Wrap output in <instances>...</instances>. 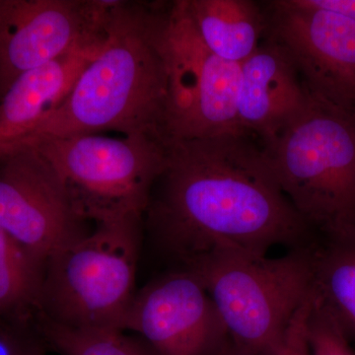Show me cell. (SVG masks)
Masks as SVG:
<instances>
[{
  "label": "cell",
  "mask_w": 355,
  "mask_h": 355,
  "mask_svg": "<svg viewBox=\"0 0 355 355\" xmlns=\"http://www.w3.org/2000/svg\"><path fill=\"white\" fill-rule=\"evenodd\" d=\"M246 135L166 140L146 212L159 244L183 266L214 252L266 256L318 241Z\"/></svg>",
  "instance_id": "cell-1"
},
{
  "label": "cell",
  "mask_w": 355,
  "mask_h": 355,
  "mask_svg": "<svg viewBox=\"0 0 355 355\" xmlns=\"http://www.w3.org/2000/svg\"><path fill=\"white\" fill-rule=\"evenodd\" d=\"M167 16L151 4L114 0L101 48L64 101L29 132L0 147V157L46 140L106 132L166 141Z\"/></svg>",
  "instance_id": "cell-2"
},
{
  "label": "cell",
  "mask_w": 355,
  "mask_h": 355,
  "mask_svg": "<svg viewBox=\"0 0 355 355\" xmlns=\"http://www.w3.org/2000/svg\"><path fill=\"white\" fill-rule=\"evenodd\" d=\"M315 245L279 258L214 252L183 268L202 282L233 345L250 354L277 355L294 317L314 292Z\"/></svg>",
  "instance_id": "cell-3"
},
{
  "label": "cell",
  "mask_w": 355,
  "mask_h": 355,
  "mask_svg": "<svg viewBox=\"0 0 355 355\" xmlns=\"http://www.w3.org/2000/svg\"><path fill=\"white\" fill-rule=\"evenodd\" d=\"M263 150L280 190L315 231L355 225L354 113L309 90L302 113Z\"/></svg>",
  "instance_id": "cell-4"
},
{
  "label": "cell",
  "mask_w": 355,
  "mask_h": 355,
  "mask_svg": "<svg viewBox=\"0 0 355 355\" xmlns=\"http://www.w3.org/2000/svg\"><path fill=\"white\" fill-rule=\"evenodd\" d=\"M141 217L97 224L46 261L44 316L85 330H119L133 298Z\"/></svg>",
  "instance_id": "cell-5"
},
{
  "label": "cell",
  "mask_w": 355,
  "mask_h": 355,
  "mask_svg": "<svg viewBox=\"0 0 355 355\" xmlns=\"http://www.w3.org/2000/svg\"><path fill=\"white\" fill-rule=\"evenodd\" d=\"M34 147L57 172L72 209L96 223L141 217L165 166L164 140L84 135Z\"/></svg>",
  "instance_id": "cell-6"
},
{
  "label": "cell",
  "mask_w": 355,
  "mask_h": 355,
  "mask_svg": "<svg viewBox=\"0 0 355 355\" xmlns=\"http://www.w3.org/2000/svg\"><path fill=\"white\" fill-rule=\"evenodd\" d=\"M166 53L169 70L166 140L245 132L237 116L241 64L222 60L205 46L184 0L174 2L168 10Z\"/></svg>",
  "instance_id": "cell-7"
},
{
  "label": "cell",
  "mask_w": 355,
  "mask_h": 355,
  "mask_svg": "<svg viewBox=\"0 0 355 355\" xmlns=\"http://www.w3.org/2000/svg\"><path fill=\"white\" fill-rule=\"evenodd\" d=\"M113 0H0V99L26 72L106 34Z\"/></svg>",
  "instance_id": "cell-8"
},
{
  "label": "cell",
  "mask_w": 355,
  "mask_h": 355,
  "mask_svg": "<svg viewBox=\"0 0 355 355\" xmlns=\"http://www.w3.org/2000/svg\"><path fill=\"white\" fill-rule=\"evenodd\" d=\"M57 172L34 147L0 157V228L42 266L86 234Z\"/></svg>",
  "instance_id": "cell-9"
},
{
  "label": "cell",
  "mask_w": 355,
  "mask_h": 355,
  "mask_svg": "<svg viewBox=\"0 0 355 355\" xmlns=\"http://www.w3.org/2000/svg\"><path fill=\"white\" fill-rule=\"evenodd\" d=\"M125 330L141 336L155 355H223L232 345L207 289L184 268L135 294Z\"/></svg>",
  "instance_id": "cell-10"
},
{
  "label": "cell",
  "mask_w": 355,
  "mask_h": 355,
  "mask_svg": "<svg viewBox=\"0 0 355 355\" xmlns=\"http://www.w3.org/2000/svg\"><path fill=\"white\" fill-rule=\"evenodd\" d=\"M273 36L293 60L313 94L355 114V21L275 2Z\"/></svg>",
  "instance_id": "cell-11"
},
{
  "label": "cell",
  "mask_w": 355,
  "mask_h": 355,
  "mask_svg": "<svg viewBox=\"0 0 355 355\" xmlns=\"http://www.w3.org/2000/svg\"><path fill=\"white\" fill-rule=\"evenodd\" d=\"M298 74L277 42L260 44L241 64L237 116L242 130L257 132L268 144L302 113L309 90L299 83Z\"/></svg>",
  "instance_id": "cell-12"
},
{
  "label": "cell",
  "mask_w": 355,
  "mask_h": 355,
  "mask_svg": "<svg viewBox=\"0 0 355 355\" xmlns=\"http://www.w3.org/2000/svg\"><path fill=\"white\" fill-rule=\"evenodd\" d=\"M105 37L30 70L14 81L0 99V147L29 132L62 104L101 48Z\"/></svg>",
  "instance_id": "cell-13"
},
{
  "label": "cell",
  "mask_w": 355,
  "mask_h": 355,
  "mask_svg": "<svg viewBox=\"0 0 355 355\" xmlns=\"http://www.w3.org/2000/svg\"><path fill=\"white\" fill-rule=\"evenodd\" d=\"M198 34L214 55L241 64L260 46L263 19L248 0H184Z\"/></svg>",
  "instance_id": "cell-14"
},
{
  "label": "cell",
  "mask_w": 355,
  "mask_h": 355,
  "mask_svg": "<svg viewBox=\"0 0 355 355\" xmlns=\"http://www.w3.org/2000/svg\"><path fill=\"white\" fill-rule=\"evenodd\" d=\"M315 293L349 340H355V225L318 239Z\"/></svg>",
  "instance_id": "cell-15"
},
{
  "label": "cell",
  "mask_w": 355,
  "mask_h": 355,
  "mask_svg": "<svg viewBox=\"0 0 355 355\" xmlns=\"http://www.w3.org/2000/svg\"><path fill=\"white\" fill-rule=\"evenodd\" d=\"M42 265L0 228V314L39 304Z\"/></svg>",
  "instance_id": "cell-16"
},
{
  "label": "cell",
  "mask_w": 355,
  "mask_h": 355,
  "mask_svg": "<svg viewBox=\"0 0 355 355\" xmlns=\"http://www.w3.org/2000/svg\"><path fill=\"white\" fill-rule=\"evenodd\" d=\"M41 329L49 345L62 355H155L123 331L71 328L46 316Z\"/></svg>",
  "instance_id": "cell-17"
},
{
  "label": "cell",
  "mask_w": 355,
  "mask_h": 355,
  "mask_svg": "<svg viewBox=\"0 0 355 355\" xmlns=\"http://www.w3.org/2000/svg\"><path fill=\"white\" fill-rule=\"evenodd\" d=\"M307 336L311 355H355L349 338L316 293L308 318Z\"/></svg>",
  "instance_id": "cell-18"
},
{
  "label": "cell",
  "mask_w": 355,
  "mask_h": 355,
  "mask_svg": "<svg viewBox=\"0 0 355 355\" xmlns=\"http://www.w3.org/2000/svg\"><path fill=\"white\" fill-rule=\"evenodd\" d=\"M314 294L315 292H313L311 297L306 301L294 317L287 331L286 340L277 355H311L307 336V323L314 301Z\"/></svg>",
  "instance_id": "cell-19"
},
{
  "label": "cell",
  "mask_w": 355,
  "mask_h": 355,
  "mask_svg": "<svg viewBox=\"0 0 355 355\" xmlns=\"http://www.w3.org/2000/svg\"><path fill=\"white\" fill-rule=\"evenodd\" d=\"M296 4L355 21V0H294Z\"/></svg>",
  "instance_id": "cell-20"
},
{
  "label": "cell",
  "mask_w": 355,
  "mask_h": 355,
  "mask_svg": "<svg viewBox=\"0 0 355 355\" xmlns=\"http://www.w3.org/2000/svg\"><path fill=\"white\" fill-rule=\"evenodd\" d=\"M30 347L19 336L0 329V355H26Z\"/></svg>",
  "instance_id": "cell-21"
},
{
  "label": "cell",
  "mask_w": 355,
  "mask_h": 355,
  "mask_svg": "<svg viewBox=\"0 0 355 355\" xmlns=\"http://www.w3.org/2000/svg\"><path fill=\"white\" fill-rule=\"evenodd\" d=\"M223 355H253L248 354L246 352H243V350L238 349L235 345H231L230 347L227 350H226L225 354Z\"/></svg>",
  "instance_id": "cell-22"
},
{
  "label": "cell",
  "mask_w": 355,
  "mask_h": 355,
  "mask_svg": "<svg viewBox=\"0 0 355 355\" xmlns=\"http://www.w3.org/2000/svg\"><path fill=\"white\" fill-rule=\"evenodd\" d=\"M26 355H43V354L39 349H37L36 347H31Z\"/></svg>",
  "instance_id": "cell-23"
}]
</instances>
